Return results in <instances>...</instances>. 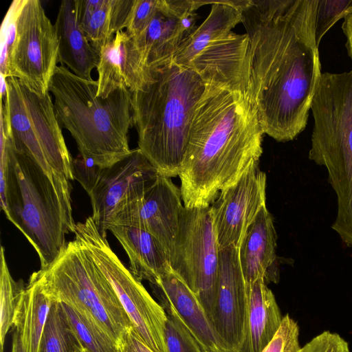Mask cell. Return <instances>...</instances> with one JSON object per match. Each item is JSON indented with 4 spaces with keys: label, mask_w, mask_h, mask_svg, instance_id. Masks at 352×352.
Listing matches in <instances>:
<instances>
[{
    "label": "cell",
    "mask_w": 352,
    "mask_h": 352,
    "mask_svg": "<svg viewBox=\"0 0 352 352\" xmlns=\"http://www.w3.org/2000/svg\"><path fill=\"white\" fill-rule=\"evenodd\" d=\"M150 285L161 305L175 309L206 352H228L199 298L172 267Z\"/></svg>",
    "instance_id": "cell-18"
},
{
    "label": "cell",
    "mask_w": 352,
    "mask_h": 352,
    "mask_svg": "<svg viewBox=\"0 0 352 352\" xmlns=\"http://www.w3.org/2000/svg\"><path fill=\"white\" fill-rule=\"evenodd\" d=\"M1 207L50 267L74 233L71 191L56 186L30 157L16 151L1 130Z\"/></svg>",
    "instance_id": "cell-4"
},
{
    "label": "cell",
    "mask_w": 352,
    "mask_h": 352,
    "mask_svg": "<svg viewBox=\"0 0 352 352\" xmlns=\"http://www.w3.org/2000/svg\"><path fill=\"white\" fill-rule=\"evenodd\" d=\"M53 302L32 274L28 285L19 293L12 322L23 352H40Z\"/></svg>",
    "instance_id": "cell-24"
},
{
    "label": "cell",
    "mask_w": 352,
    "mask_h": 352,
    "mask_svg": "<svg viewBox=\"0 0 352 352\" xmlns=\"http://www.w3.org/2000/svg\"><path fill=\"white\" fill-rule=\"evenodd\" d=\"M352 7V0H318L316 19V42H320L325 33Z\"/></svg>",
    "instance_id": "cell-31"
},
{
    "label": "cell",
    "mask_w": 352,
    "mask_h": 352,
    "mask_svg": "<svg viewBox=\"0 0 352 352\" xmlns=\"http://www.w3.org/2000/svg\"><path fill=\"white\" fill-rule=\"evenodd\" d=\"M159 175L138 148L113 166L102 168L87 194L91 217L101 234L107 236L109 228L143 199Z\"/></svg>",
    "instance_id": "cell-12"
},
{
    "label": "cell",
    "mask_w": 352,
    "mask_h": 352,
    "mask_svg": "<svg viewBox=\"0 0 352 352\" xmlns=\"http://www.w3.org/2000/svg\"><path fill=\"white\" fill-rule=\"evenodd\" d=\"M311 110L309 159L327 169L338 200L335 225L352 230V70L322 73Z\"/></svg>",
    "instance_id": "cell-6"
},
{
    "label": "cell",
    "mask_w": 352,
    "mask_h": 352,
    "mask_svg": "<svg viewBox=\"0 0 352 352\" xmlns=\"http://www.w3.org/2000/svg\"><path fill=\"white\" fill-rule=\"evenodd\" d=\"M54 27L58 40V61L72 73L92 80L91 72L99 62V53L80 28L77 0L60 2Z\"/></svg>",
    "instance_id": "cell-20"
},
{
    "label": "cell",
    "mask_w": 352,
    "mask_h": 352,
    "mask_svg": "<svg viewBox=\"0 0 352 352\" xmlns=\"http://www.w3.org/2000/svg\"><path fill=\"white\" fill-rule=\"evenodd\" d=\"M248 286L239 257V248L220 249L219 269L212 325L228 352H238L247 316Z\"/></svg>",
    "instance_id": "cell-14"
},
{
    "label": "cell",
    "mask_w": 352,
    "mask_h": 352,
    "mask_svg": "<svg viewBox=\"0 0 352 352\" xmlns=\"http://www.w3.org/2000/svg\"><path fill=\"white\" fill-rule=\"evenodd\" d=\"M74 234L112 285L140 339L153 352H168L164 339L167 321L164 308L122 263L91 217L77 223Z\"/></svg>",
    "instance_id": "cell-9"
},
{
    "label": "cell",
    "mask_w": 352,
    "mask_h": 352,
    "mask_svg": "<svg viewBox=\"0 0 352 352\" xmlns=\"http://www.w3.org/2000/svg\"><path fill=\"white\" fill-rule=\"evenodd\" d=\"M0 82H1V100H3L8 91V82L7 78L2 74L0 73Z\"/></svg>",
    "instance_id": "cell-38"
},
{
    "label": "cell",
    "mask_w": 352,
    "mask_h": 352,
    "mask_svg": "<svg viewBox=\"0 0 352 352\" xmlns=\"http://www.w3.org/2000/svg\"><path fill=\"white\" fill-rule=\"evenodd\" d=\"M162 306L167 314L164 339L168 352H206L175 309L169 305Z\"/></svg>",
    "instance_id": "cell-29"
},
{
    "label": "cell",
    "mask_w": 352,
    "mask_h": 352,
    "mask_svg": "<svg viewBox=\"0 0 352 352\" xmlns=\"http://www.w3.org/2000/svg\"><path fill=\"white\" fill-rule=\"evenodd\" d=\"M97 96L107 98L119 89H142L150 78L143 54L135 40L120 30L99 52Z\"/></svg>",
    "instance_id": "cell-17"
},
{
    "label": "cell",
    "mask_w": 352,
    "mask_h": 352,
    "mask_svg": "<svg viewBox=\"0 0 352 352\" xmlns=\"http://www.w3.org/2000/svg\"><path fill=\"white\" fill-rule=\"evenodd\" d=\"M1 100V129L13 147L35 162L58 186L72 191L73 157L56 118L50 94L41 96L15 77H8Z\"/></svg>",
    "instance_id": "cell-8"
},
{
    "label": "cell",
    "mask_w": 352,
    "mask_h": 352,
    "mask_svg": "<svg viewBox=\"0 0 352 352\" xmlns=\"http://www.w3.org/2000/svg\"><path fill=\"white\" fill-rule=\"evenodd\" d=\"M58 62V40L54 24L39 0H25L16 21L14 45L8 56V77H15L43 96Z\"/></svg>",
    "instance_id": "cell-11"
},
{
    "label": "cell",
    "mask_w": 352,
    "mask_h": 352,
    "mask_svg": "<svg viewBox=\"0 0 352 352\" xmlns=\"http://www.w3.org/2000/svg\"><path fill=\"white\" fill-rule=\"evenodd\" d=\"M239 3L240 0L210 1L209 14L180 44L173 62L187 67L209 44L232 32V30L241 23Z\"/></svg>",
    "instance_id": "cell-26"
},
{
    "label": "cell",
    "mask_w": 352,
    "mask_h": 352,
    "mask_svg": "<svg viewBox=\"0 0 352 352\" xmlns=\"http://www.w3.org/2000/svg\"><path fill=\"white\" fill-rule=\"evenodd\" d=\"M135 0H77L80 28L99 53L118 31L126 28Z\"/></svg>",
    "instance_id": "cell-23"
},
{
    "label": "cell",
    "mask_w": 352,
    "mask_h": 352,
    "mask_svg": "<svg viewBox=\"0 0 352 352\" xmlns=\"http://www.w3.org/2000/svg\"><path fill=\"white\" fill-rule=\"evenodd\" d=\"M159 0H135L126 32L136 39L141 36L151 22L158 6Z\"/></svg>",
    "instance_id": "cell-34"
},
{
    "label": "cell",
    "mask_w": 352,
    "mask_h": 352,
    "mask_svg": "<svg viewBox=\"0 0 352 352\" xmlns=\"http://www.w3.org/2000/svg\"><path fill=\"white\" fill-rule=\"evenodd\" d=\"M150 78L132 92L138 148L162 176H179L190 129L205 84L191 68L174 62L148 69Z\"/></svg>",
    "instance_id": "cell-3"
},
{
    "label": "cell",
    "mask_w": 352,
    "mask_h": 352,
    "mask_svg": "<svg viewBox=\"0 0 352 352\" xmlns=\"http://www.w3.org/2000/svg\"><path fill=\"white\" fill-rule=\"evenodd\" d=\"M205 85L249 94L251 51L249 36L231 32L210 44L190 62Z\"/></svg>",
    "instance_id": "cell-15"
},
{
    "label": "cell",
    "mask_w": 352,
    "mask_h": 352,
    "mask_svg": "<svg viewBox=\"0 0 352 352\" xmlns=\"http://www.w3.org/2000/svg\"><path fill=\"white\" fill-rule=\"evenodd\" d=\"M97 91V80L82 78L63 65L56 67L49 86L56 118L73 137L79 154L107 168L131 151L132 92L119 89L101 98Z\"/></svg>",
    "instance_id": "cell-5"
},
{
    "label": "cell",
    "mask_w": 352,
    "mask_h": 352,
    "mask_svg": "<svg viewBox=\"0 0 352 352\" xmlns=\"http://www.w3.org/2000/svg\"><path fill=\"white\" fill-rule=\"evenodd\" d=\"M25 0H14L5 15L1 28L0 73L7 78L8 60L16 33V21Z\"/></svg>",
    "instance_id": "cell-32"
},
{
    "label": "cell",
    "mask_w": 352,
    "mask_h": 352,
    "mask_svg": "<svg viewBox=\"0 0 352 352\" xmlns=\"http://www.w3.org/2000/svg\"><path fill=\"white\" fill-rule=\"evenodd\" d=\"M264 134L249 94L205 85L179 174L184 207L210 206L258 163Z\"/></svg>",
    "instance_id": "cell-2"
},
{
    "label": "cell",
    "mask_w": 352,
    "mask_h": 352,
    "mask_svg": "<svg viewBox=\"0 0 352 352\" xmlns=\"http://www.w3.org/2000/svg\"><path fill=\"white\" fill-rule=\"evenodd\" d=\"M12 352H23L18 336L14 331L12 338Z\"/></svg>",
    "instance_id": "cell-39"
},
{
    "label": "cell",
    "mask_w": 352,
    "mask_h": 352,
    "mask_svg": "<svg viewBox=\"0 0 352 352\" xmlns=\"http://www.w3.org/2000/svg\"><path fill=\"white\" fill-rule=\"evenodd\" d=\"M185 39L179 16L168 6L166 0H159L148 27L141 36L134 40L149 69L173 61Z\"/></svg>",
    "instance_id": "cell-25"
},
{
    "label": "cell",
    "mask_w": 352,
    "mask_h": 352,
    "mask_svg": "<svg viewBox=\"0 0 352 352\" xmlns=\"http://www.w3.org/2000/svg\"><path fill=\"white\" fill-rule=\"evenodd\" d=\"M273 219L265 206L248 227L239 248V261L247 285L258 279L266 284L279 281Z\"/></svg>",
    "instance_id": "cell-19"
},
{
    "label": "cell",
    "mask_w": 352,
    "mask_h": 352,
    "mask_svg": "<svg viewBox=\"0 0 352 352\" xmlns=\"http://www.w3.org/2000/svg\"><path fill=\"white\" fill-rule=\"evenodd\" d=\"M32 274L53 302L76 311L116 346L133 328L112 285L78 239L50 267Z\"/></svg>",
    "instance_id": "cell-7"
},
{
    "label": "cell",
    "mask_w": 352,
    "mask_h": 352,
    "mask_svg": "<svg viewBox=\"0 0 352 352\" xmlns=\"http://www.w3.org/2000/svg\"><path fill=\"white\" fill-rule=\"evenodd\" d=\"M247 286L246 321L238 352H262L278 331L283 316L273 292L263 280Z\"/></svg>",
    "instance_id": "cell-21"
},
{
    "label": "cell",
    "mask_w": 352,
    "mask_h": 352,
    "mask_svg": "<svg viewBox=\"0 0 352 352\" xmlns=\"http://www.w3.org/2000/svg\"><path fill=\"white\" fill-rule=\"evenodd\" d=\"M85 350L71 329L60 303L54 302L44 329L40 352H84Z\"/></svg>",
    "instance_id": "cell-27"
},
{
    "label": "cell",
    "mask_w": 352,
    "mask_h": 352,
    "mask_svg": "<svg viewBox=\"0 0 352 352\" xmlns=\"http://www.w3.org/2000/svg\"><path fill=\"white\" fill-rule=\"evenodd\" d=\"M219 252L210 206L184 207L170 263L173 270L196 294L211 322L218 284Z\"/></svg>",
    "instance_id": "cell-10"
},
{
    "label": "cell",
    "mask_w": 352,
    "mask_h": 352,
    "mask_svg": "<svg viewBox=\"0 0 352 352\" xmlns=\"http://www.w3.org/2000/svg\"><path fill=\"white\" fill-rule=\"evenodd\" d=\"M84 352H89L86 349ZM116 352H153L138 336L133 328L126 331L118 344Z\"/></svg>",
    "instance_id": "cell-36"
},
{
    "label": "cell",
    "mask_w": 352,
    "mask_h": 352,
    "mask_svg": "<svg viewBox=\"0 0 352 352\" xmlns=\"http://www.w3.org/2000/svg\"><path fill=\"white\" fill-rule=\"evenodd\" d=\"M343 19L342 29L346 40L345 45L348 55L352 60V7Z\"/></svg>",
    "instance_id": "cell-37"
},
{
    "label": "cell",
    "mask_w": 352,
    "mask_h": 352,
    "mask_svg": "<svg viewBox=\"0 0 352 352\" xmlns=\"http://www.w3.org/2000/svg\"><path fill=\"white\" fill-rule=\"evenodd\" d=\"M60 305L71 329L89 352H116L114 343L89 324L76 311L65 305Z\"/></svg>",
    "instance_id": "cell-30"
},
{
    "label": "cell",
    "mask_w": 352,
    "mask_h": 352,
    "mask_svg": "<svg viewBox=\"0 0 352 352\" xmlns=\"http://www.w3.org/2000/svg\"><path fill=\"white\" fill-rule=\"evenodd\" d=\"M126 252L129 270L139 280L154 283L171 268L168 254L161 243L148 231L131 226L109 228Z\"/></svg>",
    "instance_id": "cell-22"
},
{
    "label": "cell",
    "mask_w": 352,
    "mask_h": 352,
    "mask_svg": "<svg viewBox=\"0 0 352 352\" xmlns=\"http://www.w3.org/2000/svg\"><path fill=\"white\" fill-rule=\"evenodd\" d=\"M318 0H245L250 96L265 134L285 142L307 126L321 66L316 42Z\"/></svg>",
    "instance_id": "cell-1"
},
{
    "label": "cell",
    "mask_w": 352,
    "mask_h": 352,
    "mask_svg": "<svg viewBox=\"0 0 352 352\" xmlns=\"http://www.w3.org/2000/svg\"><path fill=\"white\" fill-rule=\"evenodd\" d=\"M23 284L16 283L11 276L6 262L5 249H1L0 274V341L1 352L6 335L12 327L19 293Z\"/></svg>",
    "instance_id": "cell-28"
},
{
    "label": "cell",
    "mask_w": 352,
    "mask_h": 352,
    "mask_svg": "<svg viewBox=\"0 0 352 352\" xmlns=\"http://www.w3.org/2000/svg\"><path fill=\"white\" fill-rule=\"evenodd\" d=\"M266 206V175L252 165L234 184L223 189L210 206L219 249L239 248L248 227Z\"/></svg>",
    "instance_id": "cell-13"
},
{
    "label": "cell",
    "mask_w": 352,
    "mask_h": 352,
    "mask_svg": "<svg viewBox=\"0 0 352 352\" xmlns=\"http://www.w3.org/2000/svg\"><path fill=\"white\" fill-rule=\"evenodd\" d=\"M182 201L180 189L171 179L159 175L143 199L113 225L131 226L148 231L161 243L170 258L184 209Z\"/></svg>",
    "instance_id": "cell-16"
},
{
    "label": "cell",
    "mask_w": 352,
    "mask_h": 352,
    "mask_svg": "<svg viewBox=\"0 0 352 352\" xmlns=\"http://www.w3.org/2000/svg\"><path fill=\"white\" fill-rule=\"evenodd\" d=\"M298 337L297 322L286 314L278 331L262 352H300Z\"/></svg>",
    "instance_id": "cell-33"
},
{
    "label": "cell",
    "mask_w": 352,
    "mask_h": 352,
    "mask_svg": "<svg viewBox=\"0 0 352 352\" xmlns=\"http://www.w3.org/2000/svg\"><path fill=\"white\" fill-rule=\"evenodd\" d=\"M300 352H350V349L339 334L325 331L301 347Z\"/></svg>",
    "instance_id": "cell-35"
}]
</instances>
